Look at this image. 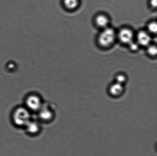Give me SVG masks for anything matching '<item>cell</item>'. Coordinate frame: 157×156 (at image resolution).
Wrapping results in <instances>:
<instances>
[{
  "mask_svg": "<svg viewBox=\"0 0 157 156\" xmlns=\"http://www.w3.org/2000/svg\"><path fill=\"white\" fill-rule=\"evenodd\" d=\"M32 119L31 112L25 107H19L15 108L12 114V120L15 126L25 127Z\"/></svg>",
  "mask_w": 157,
  "mask_h": 156,
  "instance_id": "6da1fadb",
  "label": "cell"
},
{
  "mask_svg": "<svg viewBox=\"0 0 157 156\" xmlns=\"http://www.w3.org/2000/svg\"><path fill=\"white\" fill-rule=\"evenodd\" d=\"M117 37L116 33L113 29L106 27L103 29L98 37V43L103 47H110L114 42Z\"/></svg>",
  "mask_w": 157,
  "mask_h": 156,
  "instance_id": "7a4b0ae2",
  "label": "cell"
},
{
  "mask_svg": "<svg viewBox=\"0 0 157 156\" xmlns=\"http://www.w3.org/2000/svg\"><path fill=\"white\" fill-rule=\"evenodd\" d=\"M42 99L37 94L29 95L25 100V107L30 112L37 113L44 104Z\"/></svg>",
  "mask_w": 157,
  "mask_h": 156,
  "instance_id": "3957f363",
  "label": "cell"
},
{
  "mask_svg": "<svg viewBox=\"0 0 157 156\" xmlns=\"http://www.w3.org/2000/svg\"><path fill=\"white\" fill-rule=\"evenodd\" d=\"M39 120L44 122H49L54 117L53 109L48 104L44 103L40 109L37 112Z\"/></svg>",
  "mask_w": 157,
  "mask_h": 156,
  "instance_id": "277c9868",
  "label": "cell"
},
{
  "mask_svg": "<svg viewBox=\"0 0 157 156\" xmlns=\"http://www.w3.org/2000/svg\"><path fill=\"white\" fill-rule=\"evenodd\" d=\"M117 36L120 42L123 44H128L133 41L134 33L131 29L124 28L120 30Z\"/></svg>",
  "mask_w": 157,
  "mask_h": 156,
  "instance_id": "5b68a950",
  "label": "cell"
},
{
  "mask_svg": "<svg viewBox=\"0 0 157 156\" xmlns=\"http://www.w3.org/2000/svg\"><path fill=\"white\" fill-rule=\"evenodd\" d=\"M124 91V85L115 82L111 84L108 88L109 95L113 98L118 97L122 95Z\"/></svg>",
  "mask_w": 157,
  "mask_h": 156,
  "instance_id": "8992f818",
  "label": "cell"
},
{
  "mask_svg": "<svg viewBox=\"0 0 157 156\" xmlns=\"http://www.w3.org/2000/svg\"><path fill=\"white\" fill-rule=\"evenodd\" d=\"M151 41L150 34L147 31H141L137 35V42L140 45L147 46L150 45Z\"/></svg>",
  "mask_w": 157,
  "mask_h": 156,
  "instance_id": "52a82bcc",
  "label": "cell"
},
{
  "mask_svg": "<svg viewBox=\"0 0 157 156\" xmlns=\"http://www.w3.org/2000/svg\"><path fill=\"white\" fill-rule=\"evenodd\" d=\"M24 128L29 134L35 135L37 134L40 131L41 126L39 121L32 118Z\"/></svg>",
  "mask_w": 157,
  "mask_h": 156,
  "instance_id": "ba28073f",
  "label": "cell"
},
{
  "mask_svg": "<svg viewBox=\"0 0 157 156\" xmlns=\"http://www.w3.org/2000/svg\"><path fill=\"white\" fill-rule=\"evenodd\" d=\"M95 23L96 25L100 28L103 29L108 27L109 19L107 16L104 14H99L95 18Z\"/></svg>",
  "mask_w": 157,
  "mask_h": 156,
  "instance_id": "9c48e42d",
  "label": "cell"
},
{
  "mask_svg": "<svg viewBox=\"0 0 157 156\" xmlns=\"http://www.w3.org/2000/svg\"><path fill=\"white\" fill-rule=\"evenodd\" d=\"M64 5L67 9L73 10L76 9L79 4V0H64Z\"/></svg>",
  "mask_w": 157,
  "mask_h": 156,
  "instance_id": "30bf717a",
  "label": "cell"
},
{
  "mask_svg": "<svg viewBox=\"0 0 157 156\" xmlns=\"http://www.w3.org/2000/svg\"><path fill=\"white\" fill-rule=\"evenodd\" d=\"M127 81V77L123 74H118L115 77V82L124 85Z\"/></svg>",
  "mask_w": 157,
  "mask_h": 156,
  "instance_id": "8fae6325",
  "label": "cell"
},
{
  "mask_svg": "<svg viewBox=\"0 0 157 156\" xmlns=\"http://www.w3.org/2000/svg\"><path fill=\"white\" fill-rule=\"evenodd\" d=\"M147 32L150 34H156L157 31V24L156 22L153 21L147 25Z\"/></svg>",
  "mask_w": 157,
  "mask_h": 156,
  "instance_id": "7c38bea8",
  "label": "cell"
},
{
  "mask_svg": "<svg viewBox=\"0 0 157 156\" xmlns=\"http://www.w3.org/2000/svg\"><path fill=\"white\" fill-rule=\"evenodd\" d=\"M147 53L151 56H156L157 53V48L156 45H149L147 46Z\"/></svg>",
  "mask_w": 157,
  "mask_h": 156,
  "instance_id": "4fadbf2b",
  "label": "cell"
},
{
  "mask_svg": "<svg viewBox=\"0 0 157 156\" xmlns=\"http://www.w3.org/2000/svg\"><path fill=\"white\" fill-rule=\"evenodd\" d=\"M128 45L129 46V48L130 50L132 51H136L139 48V44L137 42H135V41H132Z\"/></svg>",
  "mask_w": 157,
  "mask_h": 156,
  "instance_id": "5bb4252c",
  "label": "cell"
},
{
  "mask_svg": "<svg viewBox=\"0 0 157 156\" xmlns=\"http://www.w3.org/2000/svg\"><path fill=\"white\" fill-rule=\"evenodd\" d=\"M157 0H151L150 2L151 6L153 8H156L157 5Z\"/></svg>",
  "mask_w": 157,
  "mask_h": 156,
  "instance_id": "9a60e30c",
  "label": "cell"
}]
</instances>
